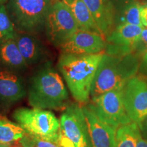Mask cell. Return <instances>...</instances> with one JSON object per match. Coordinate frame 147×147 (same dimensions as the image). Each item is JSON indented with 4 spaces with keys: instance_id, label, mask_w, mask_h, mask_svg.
Wrapping results in <instances>:
<instances>
[{
    "instance_id": "3",
    "label": "cell",
    "mask_w": 147,
    "mask_h": 147,
    "mask_svg": "<svg viewBox=\"0 0 147 147\" xmlns=\"http://www.w3.org/2000/svg\"><path fill=\"white\" fill-rule=\"evenodd\" d=\"M139 56L134 54L115 56L104 53L93 80L91 97L112 90L121 89L139 71Z\"/></svg>"
},
{
    "instance_id": "12",
    "label": "cell",
    "mask_w": 147,
    "mask_h": 147,
    "mask_svg": "<svg viewBox=\"0 0 147 147\" xmlns=\"http://www.w3.org/2000/svg\"><path fill=\"white\" fill-rule=\"evenodd\" d=\"M106 45L107 42L103 35L78 29L60 49L63 53L91 55L104 52Z\"/></svg>"
},
{
    "instance_id": "19",
    "label": "cell",
    "mask_w": 147,
    "mask_h": 147,
    "mask_svg": "<svg viewBox=\"0 0 147 147\" xmlns=\"http://www.w3.org/2000/svg\"><path fill=\"white\" fill-rule=\"evenodd\" d=\"M25 131L17 123L0 117V144H10L18 142Z\"/></svg>"
},
{
    "instance_id": "22",
    "label": "cell",
    "mask_w": 147,
    "mask_h": 147,
    "mask_svg": "<svg viewBox=\"0 0 147 147\" xmlns=\"http://www.w3.org/2000/svg\"><path fill=\"white\" fill-rule=\"evenodd\" d=\"M18 142L23 147H61L57 143L41 139L26 132Z\"/></svg>"
},
{
    "instance_id": "28",
    "label": "cell",
    "mask_w": 147,
    "mask_h": 147,
    "mask_svg": "<svg viewBox=\"0 0 147 147\" xmlns=\"http://www.w3.org/2000/svg\"><path fill=\"white\" fill-rule=\"evenodd\" d=\"M0 147H23L20 144V142H16L10 144H0Z\"/></svg>"
},
{
    "instance_id": "8",
    "label": "cell",
    "mask_w": 147,
    "mask_h": 147,
    "mask_svg": "<svg viewBox=\"0 0 147 147\" xmlns=\"http://www.w3.org/2000/svg\"><path fill=\"white\" fill-rule=\"evenodd\" d=\"M121 91L129 117L138 125L147 116V76L138 72L126 82Z\"/></svg>"
},
{
    "instance_id": "2",
    "label": "cell",
    "mask_w": 147,
    "mask_h": 147,
    "mask_svg": "<svg viewBox=\"0 0 147 147\" xmlns=\"http://www.w3.org/2000/svg\"><path fill=\"white\" fill-rule=\"evenodd\" d=\"M27 95L29 105L40 109L65 108L68 100L65 84L50 61L41 64L29 79Z\"/></svg>"
},
{
    "instance_id": "9",
    "label": "cell",
    "mask_w": 147,
    "mask_h": 147,
    "mask_svg": "<svg viewBox=\"0 0 147 147\" xmlns=\"http://www.w3.org/2000/svg\"><path fill=\"white\" fill-rule=\"evenodd\" d=\"M60 129L76 147H91L82 106L77 104L67 105L61 115Z\"/></svg>"
},
{
    "instance_id": "25",
    "label": "cell",
    "mask_w": 147,
    "mask_h": 147,
    "mask_svg": "<svg viewBox=\"0 0 147 147\" xmlns=\"http://www.w3.org/2000/svg\"><path fill=\"white\" fill-rule=\"evenodd\" d=\"M141 136L147 141V116L138 125Z\"/></svg>"
},
{
    "instance_id": "14",
    "label": "cell",
    "mask_w": 147,
    "mask_h": 147,
    "mask_svg": "<svg viewBox=\"0 0 147 147\" xmlns=\"http://www.w3.org/2000/svg\"><path fill=\"white\" fill-rule=\"evenodd\" d=\"M14 39L27 65H41L47 61L49 51L35 34L16 31Z\"/></svg>"
},
{
    "instance_id": "21",
    "label": "cell",
    "mask_w": 147,
    "mask_h": 147,
    "mask_svg": "<svg viewBox=\"0 0 147 147\" xmlns=\"http://www.w3.org/2000/svg\"><path fill=\"white\" fill-rule=\"evenodd\" d=\"M16 30L3 4H0V40L14 38Z\"/></svg>"
},
{
    "instance_id": "5",
    "label": "cell",
    "mask_w": 147,
    "mask_h": 147,
    "mask_svg": "<svg viewBox=\"0 0 147 147\" xmlns=\"http://www.w3.org/2000/svg\"><path fill=\"white\" fill-rule=\"evenodd\" d=\"M12 116L26 133L57 143L60 134V120L52 112L37 108H18Z\"/></svg>"
},
{
    "instance_id": "24",
    "label": "cell",
    "mask_w": 147,
    "mask_h": 147,
    "mask_svg": "<svg viewBox=\"0 0 147 147\" xmlns=\"http://www.w3.org/2000/svg\"><path fill=\"white\" fill-rule=\"evenodd\" d=\"M57 144L59 145L61 147H76L70 140H69L68 138L66 137L65 136L61 131V129Z\"/></svg>"
},
{
    "instance_id": "1",
    "label": "cell",
    "mask_w": 147,
    "mask_h": 147,
    "mask_svg": "<svg viewBox=\"0 0 147 147\" xmlns=\"http://www.w3.org/2000/svg\"><path fill=\"white\" fill-rule=\"evenodd\" d=\"M104 52L91 55L62 53L58 69L63 77L73 98L79 104H87L97 67Z\"/></svg>"
},
{
    "instance_id": "7",
    "label": "cell",
    "mask_w": 147,
    "mask_h": 147,
    "mask_svg": "<svg viewBox=\"0 0 147 147\" xmlns=\"http://www.w3.org/2000/svg\"><path fill=\"white\" fill-rule=\"evenodd\" d=\"M89 105L101 121L116 129L133 123L125 107L121 89L92 97Z\"/></svg>"
},
{
    "instance_id": "18",
    "label": "cell",
    "mask_w": 147,
    "mask_h": 147,
    "mask_svg": "<svg viewBox=\"0 0 147 147\" xmlns=\"http://www.w3.org/2000/svg\"><path fill=\"white\" fill-rule=\"evenodd\" d=\"M119 24L129 23L147 27V7L144 4L133 1L127 5L121 13Z\"/></svg>"
},
{
    "instance_id": "15",
    "label": "cell",
    "mask_w": 147,
    "mask_h": 147,
    "mask_svg": "<svg viewBox=\"0 0 147 147\" xmlns=\"http://www.w3.org/2000/svg\"><path fill=\"white\" fill-rule=\"evenodd\" d=\"M103 36L106 38L113 30L115 7L110 0H83Z\"/></svg>"
},
{
    "instance_id": "29",
    "label": "cell",
    "mask_w": 147,
    "mask_h": 147,
    "mask_svg": "<svg viewBox=\"0 0 147 147\" xmlns=\"http://www.w3.org/2000/svg\"><path fill=\"white\" fill-rule=\"evenodd\" d=\"M8 0H0V4H3L5 3Z\"/></svg>"
},
{
    "instance_id": "4",
    "label": "cell",
    "mask_w": 147,
    "mask_h": 147,
    "mask_svg": "<svg viewBox=\"0 0 147 147\" xmlns=\"http://www.w3.org/2000/svg\"><path fill=\"white\" fill-rule=\"evenodd\" d=\"M51 0H10L6 9L16 30L36 34L45 29Z\"/></svg>"
},
{
    "instance_id": "17",
    "label": "cell",
    "mask_w": 147,
    "mask_h": 147,
    "mask_svg": "<svg viewBox=\"0 0 147 147\" xmlns=\"http://www.w3.org/2000/svg\"><path fill=\"white\" fill-rule=\"evenodd\" d=\"M71 10L78 29L102 34L94 18L83 0H60Z\"/></svg>"
},
{
    "instance_id": "13",
    "label": "cell",
    "mask_w": 147,
    "mask_h": 147,
    "mask_svg": "<svg viewBox=\"0 0 147 147\" xmlns=\"http://www.w3.org/2000/svg\"><path fill=\"white\" fill-rule=\"evenodd\" d=\"M91 147H115L117 129L97 117L89 104L82 106Z\"/></svg>"
},
{
    "instance_id": "30",
    "label": "cell",
    "mask_w": 147,
    "mask_h": 147,
    "mask_svg": "<svg viewBox=\"0 0 147 147\" xmlns=\"http://www.w3.org/2000/svg\"><path fill=\"white\" fill-rule=\"evenodd\" d=\"M143 4H144V5L145 6H146V7H147V1H146V2H145V3H143Z\"/></svg>"
},
{
    "instance_id": "16",
    "label": "cell",
    "mask_w": 147,
    "mask_h": 147,
    "mask_svg": "<svg viewBox=\"0 0 147 147\" xmlns=\"http://www.w3.org/2000/svg\"><path fill=\"white\" fill-rule=\"evenodd\" d=\"M28 67L14 38L0 40V68L21 74Z\"/></svg>"
},
{
    "instance_id": "6",
    "label": "cell",
    "mask_w": 147,
    "mask_h": 147,
    "mask_svg": "<svg viewBox=\"0 0 147 147\" xmlns=\"http://www.w3.org/2000/svg\"><path fill=\"white\" fill-rule=\"evenodd\" d=\"M45 29L49 42L55 47H60L77 32L78 26L69 8L58 0L49 10Z\"/></svg>"
},
{
    "instance_id": "27",
    "label": "cell",
    "mask_w": 147,
    "mask_h": 147,
    "mask_svg": "<svg viewBox=\"0 0 147 147\" xmlns=\"http://www.w3.org/2000/svg\"><path fill=\"white\" fill-rule=\"evenodd\" d=\"M147 68V52L143 55L142 62L140 61L139 69H143Z\"/></svg>"
},
{
    "instance_id": "23",
    "label": "cell",
    "mask_w": 147,
    "mask_h": 147,
    "mask_svg": "<svg viewBox=\"0 0 147 147\" xmlns=\"http://www.w3.org/2000/svg\"><path fill=\"white\" fill-rule=\"evenodd\" d=\"M147 52V28L143 29L140 36L136 45L134 54L140 56Z\"/></svg>"
},
{
    "instance_id": "26",
    "label": "cell",
    "mask_w": 147,
    "mask_h": 147,
    "mask_svg": "<svg viewBox=\"0 0 147 147\" xmlns=\"http://www.w3.org/2000/svg\"><path fill=\"white\" fill-rule=\"evenodd\" d=\"M136 147H147V141L142 138L141 135H140L138 138Z\"/></svg>"
},
{
    "instance_id": "11",
    "label": "cell",
    "mask_w": 147,
    "mask_h": 147,
    "mask_svg": "<svg viewBox=\"0 0 147 147\" xmlns=\"http://www.w3.org/2000/svg\"><path fill=\"white\" fill-rule=\"evenodd\" d=\"M27 95V87L20 74L0 68V112H7Z\"/></svg>"
},
{
    "instance_id": "10",
    "label": "cell",
    "mask_w": 147,
    "mask_h": 147,
    "mask_svg": "<svg viewBox=\"0 0 147 147\" xmlns=\"http://www.w3.org/2000/svg\"><path fill=\"white\" fill-rule=\"evenodd\" d=\"M144 27L129 23H121L106 38V53L125 56L134 53L136 45Z\"/></svg>"
},
{
    "instance_id": "20",
    "label": "cell",
    "mask_w": 147,
    "mask_h": 147,
    "mask_svg": "<svg viewBox=\"0 0 147 147\" xmlns=\"http://www.w3.org/2000/svg\"><path fill=\"white\" fill-rule=\"evenodd\" d=\"M140 135L138 125L136 123L121 126L117 129L115 147H136Z\"/></svg>"
}]
</instances>
